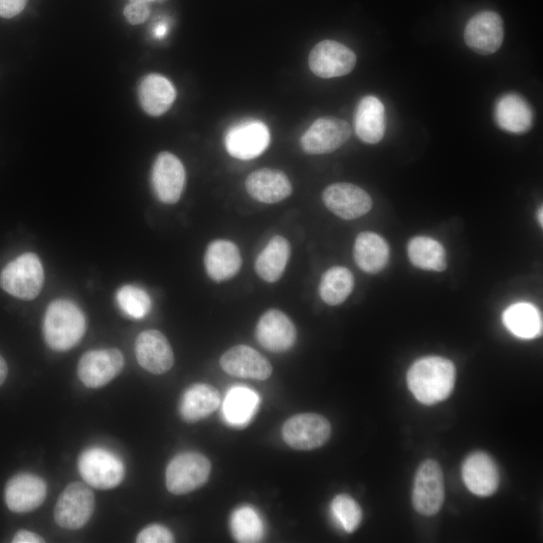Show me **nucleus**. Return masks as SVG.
<instances>
[{
	"instance_id": "4c0bfd02",
	"label": "nucleus",
	"mask_w": 543,
	"mask_h": 543,
	"mask_svg": "<svg viewBox=\"0 0 543 543\" xmlns=\"http://www.w3.org/2000/svg\"><path fill=\"white\" fill-rule=\"evenodd\" d=\"M28 0H0V18L13 19L27 7Z\"/></svg>"
},
{
	"instance_id": "ddd939ff",
	"label": "nucleus",
	"mask_w": 543,
	"mask_h": 543,
	"mask_svg": "<svg viewBox=\"0 0 543 543\" xmlns=\"http://www.w3.org/2000/svg\"><path fill=\"white\" fill-rule=\"evenodd\" d=\"M322 200L331 213L346 221L365 216L373 208V200L365 190L347 183L326 188Z\"/></svg>"
},
{
	"instance_id": "7ed1b4c3",
	"label": "nucleus",
	"mask_w": 543,
	"mask_h": 543,
	"mask_svg": "<svg viewBox=\"0 0 543 543\" xmlns=\"http://www.w3.org/2000/svg\"><path fill=\"white\" fill-rule=\"evenodd\" d=\"M45 283V272L38 255L26 253L10 262L0 274V287L21 300L37 298Z\"/></svg>"
},
{
	"instance_id": "f704fd0d",
	"label": "nucleus",
	"mask_w": 543,
	"mask_h": 543,
	"mask_svg": "<svg viewBox=\"0 0 543 543\" xmlns=\"http://www.w3.org/2000/svg\"><path fill=\"white\" fill-rule=\"evenodd\" d=\"M331 513L335 521L348 533L355 531L362 520L359 504L346 494L334 497L331 502Z\"/></svg>"
},
{
	"instance_id": "7c9ffc66",
	"label": "nucleus",
	"mask_w": 543,
	"mask_h": 543,
	"mask_svg": "<svg viewBox=\"0 0 543 543\" xmlns=\"http://www.w3.org/2000/svg\"><path fill=\"white\" fill-rule=\"evenodd\" d=\"M411 263L422 270L443 272L447 269V255L438 241L429 237H416L408 246Z\"/></svg>"
},
{
	"instance_id": "39448f33",
	"label": "nucleus",
	"mask_w": 543,
	"mask_h": 543,
	"mask_svg": "<svg viewBox=\"0 0 543 543\" xmlns=\"http://www.w3.org/2000/svg\"><path fill=\"white\" fill-rule=\"evenodd\" d=\"M78 468L85 482L100 490L119 486L125 476L121 459L103 448L95 447L84 451L79 458Z\"/></svg>"
},
{
	"instance_id": "20e7f679",
	"label": "nucleus",
	"mask_w": 543,
	"mask_h": 543,
	"mask_svg": "<svg viewBox=\"0 0 543 543\" xmlns=\"http://www.w3.org/2000/svg\"><path fill=\"white\" fill-rule=\"evenodd\" d=\"M210 460L196 452L181 453L166 468V487L174 495L191 493L204 486L210 478Z\"/></svg>"
},
{
	"instance_id": "f257e3e1",
	"label": "nucleus",
	"mask_w": 543,
	"mask_h": 543,
	"mask_svg": "<svg viewBox=\"0 0 543 543\" xmlns=\"http://www.w3.org/2000/svg\"><path fill=\"white\" fill-rule=\"evenodd\" d=\"M453 362L441 356L418 359L407 376L408 387L423 405L432 406L447 400L456 383Z\"/></svg>"
},
{
	"instance_id": "6ab92c4d",
	"label": "nucleus",
	"mask_w": 543,
	"mask_h": 543,
	"mask_svg": "<svg viewBox=\"0 0 543 543\" xmlns=\"http://www.w3.org/2000/svg\"><path fill=\"white\" fill-rule=\"evenodd\" d=\"M259 343L272 352L290 350L297 340V331L290 318L279 310L267 311L256 328Z\"/></svg>"
},
{
	"instance_id": "4be33fe9",
	"label": "nucleus",
	"mask_w": 543,
	"mask_h": 543,
	"mask_svg": "<svg viewBox=\"0 0 543 543\" xmlns=\"http://www.w3.org/2000/svg\"><path fill=\"white\" fill-rule=\"evenodd\" d=\"M497 126L512 134H524L533 125V111L525 98L516 93L501 96L494 109Z\"/></svg>"
},
{
	"instance_id": "5701e85b",
	"label": "nucleus",
	"mask_w": 543,
	"mask_h": 543,
	"mask_svg": "<svg viewBox=\"0 0 543 543\" xmlns=\"http://www.w3.org/2000/svg\"><path fill=\"white\" fill-rule=\"evenodd\" d=\"M386 108L375 96L361 99L354 116L355 133L361 141L377 144L386 133Z\"/></svg>"
},
{
	"instance_id": "b1692460",
	"label": "nucleus",
	"mask_w": 543,
	"mask_h": 543,
	"mask_svg": "<svg viewBox=\"0 0 543 543\" xmlns=\"http://www.w3.org/2000/svg\"><path fill=\"white\" fill-rule=\"evenodd\" d=\"M138 96L142 109L150 116L159 117L173 105L176 90L166 77L150 74L142 79Z\"/></svg>"
},
{
	"instance_id": "58836bf2",
	"label": "nucleus",
	"mask_w": 543,
	"mask_h": 543,
	"mask_svg": "<svg viewBox=\"0 0 543 543\" xmlns=\"http://www.w3.org/2000/svg\"><path fill=\"white\" fill-rule=\"evenodd\" d=\"M44 541V538L39 534L28 530H20L13 539L14 543H41Z\"/></svg>"
},
{
	"instance_id": "cd10ccee",
	"label": "nucleus",
	"mask_w": 543,
	"mask_h": 543,
	"mask_svg": "<svg viewBox=\"0 0 543 543\" xmlns=\"http://www.w3.org/2000/svg\"><path fill=\"white\" fill-rule=\"evenodd\" d=\"M291 255L288 240L275 236L258 256L255 269L258 276L268 282L275 283L283 276Z\"/></svg>"
},
{
	"instance_id": "c756f323",
	"label": "nucleus",
	"mask_w": 543,
	"mask_h": 543,
	"mask_svg": "<svg viewBox=\"0 0 543 543\" xmlns=\"http://www.w3.org/2000/svg\"><path fill=\"white\" fill-rule=\"evenodd\" d=\"M502 320L505 327L518 338L533 339L541 335V315L532 304H512L504 311Z\"/></svg>"
},
{
	"instance_id": "a878e982",
	"label": "nucleus",
	"mask_w": 543,
	"mask_h": 543,
	"mask_svg": "<svg viewBox=\"0 0 543 543\" xmlns=\"http://www.w3.org/2000/svg\"><path fill=\"white\" fill-rule=\"evenodd\" d=\"M357 266L368 274H378L385 269L390 258V247L380 235L372 232L357 236L353 249Z\"/></svg>"
},
{
	"instance_id": "a19ab883",
	"label": "nucleus",
	"mask_w": 543,
	"mask_h": 543,
	"mask_svg": "<svg viewBox=\"0 0 543 543\" xmlns=\"http://www.w3.org/2000/svg\"><path fill=\"white\" fill-rule=\"evenodd\" d=\"M166 32H167L166 25L160 24L155 29V36L158 37V38H162V37L165 36Z\"/></svg>"
},
{
	"instance_id": "aec40b11",
	"label": "nucleus",
	"mask_w": 543,
	"mask_h": 543,
	"mask_svg": "<svg viewBox=\"0 0 543 543\" xmlns=\"http://www.w3.org/2000/svg\"><path fill=\"white\" fill-rule=\"evenodd\" d=\"M462 478L466 487L480 497L493 495L500 482L496 463L483 452L472 453L466 458L462 466Z\"/></svg>"
},
{
	"instance_id": "37998d69",
	"label": "nucleus",
	"mask_w": 543,
	"mask_h": 543,
	"mask_svg": "<svg viewBox=\"0 0 543 543\" xmlns=\"http://www.w3.org/2000/svg\"><path fill=\"white\" fill-rule=\"evenodd\" d=\"M141 2L149 4V3L153 2V0H141Z\"/></svg>"
},
{
	"instance_id": "e433bc0d",
	"label": "nucleus",
	"mask_w": 543,
	"mask_h": 543,
	"mask_svg": "<svg viewBox=\"0 0 543 543\" xmlns=\"http://www.w3.org/2000/svg\"><path fill=\"white\" fill-rule=\"evenodd\" d=\"M124 16L129 24L133 26L141 25L150 16L149 5L141 2V0H131V3L124 10Z\"/></svg>"
},
{
	"instance_id": "4468645a",
	"label": "nucleus",
	"mask_w": 543,
	"mask_h": 543,
	"mask_svg": "<svg viewBox=\"0 0 543 543\" xmlns=\"http://www.w3.org/2000/svg\"><path fill=\"white\" fill-rule=\"evenodd\" d=\"M271 141L267 125L258 120L246 121L231 128L225 145L233 157L251 160L263 154Z\"/></svg>"
},
{
	"instance_id": "2eb2a0df",
	"label": "nucleus",
	"mask_w": 543,
	"mask_h": 543,
	"mask_svg": "<svg viewBox=\"0 0 543 543\" xmlns=\"http://www.w3.org/2000/svg\"><path fill=\"white\" fill-rule=\"evenodd\" d=\"M466 45L475 53L488 56L496 53L504 40V25L494 12H481L467 24L464 32Z\"/></svg>"
},
{
	"instance_id": "1a4fd4ad",
	"label": "nucleus",
	"mask_w": 543,
	"mask_h": 543,
	"mask_svg": "<svg viewBox=\"0 0 543 543\" xmlns=\"http://www.w3.org/2000/svg\"><path fill=\"white\" fill-rule=\"evenodd\" d=\"M123 368L124 357L119 349H96L81 357L78 376L87 388L99 389L112 382Z\"/></svg>"
},
{
	"instance_id": "f3484780",
	"label": "nucleus",
	"mask_w": 543,
	"mask_h": 543,
	"mask_svg": "<svg viewBox=\"0 0 543 543\" xmlns=\"http://www.w3.org/2000/svg\"><path fill=\"white\" fill-rule=\"evenodd\" d=\"M221 367L230 376L256 381H266L273 373L268 359L247 345L234 346L224 353Z\"/></svg>"
},
{
	"instance_id": "0eeeda50",
	"label": "nucleus",
	"mask_w": 543,
	"mask_h": 543,
	"mask_svg": "<svg viewBox=\"0 0 543 543\" xmlns=\"http://www.w3.org/2000/svg\"><path fill=\"white\" fill-rule=\"evenodd\" d=\"M186 178L185 166L178 157L166 151L156 157L151 172V184L161 203L176 204L183 196Z\"/></svg>"
},
{
	"instance_id": "c9c22d12",
	"label": "nucleus",
	"mask_w": 543,
	"mask_h": 543,
	"mask_svg": "<svg viewBox=\"0 0 543 543\" xmlns=\"http://www.w3.org/2000/svg\"><path fill=\"white\" fill-rule=\"evenodd\" d=\"M138 543H170L174 542L171 531L163 525L152 524L139 532L136 538Z\"/></svg>"
},
{
	"instance_id": "412c9836",
	"label": "nucleus",
	"mask_w": 543,
	"mask_h": 543,
	"mask_svg": "<svg viewBox=\"0 0 543 543\" xmlns=\"http://www.w3.org/2000/svg\"><path fill=\"white\" fill-rule=\"evenodd\" d=\"M248 194L263 204H277L292 194V185L287 175L276 169L263 168L252 172L246 181Z\"/></svg>"
},
{
	"instance_id": "f8f14e48",
	"label": "nucleus",
	"mask_w": 543,
	"mask_h": 543,
	"mask_svg": "<svg viewBox=\"0 0 543 543\" xmlns=\"http://www.w3.org/2000/svg\"><path fill=\"white\" fill-rule=\"evenodd\" d=\"M308 63L311 72L317 77L338 78L353 71L356 65V56L348 47L327 40L313 48Z\"/></svg>"
},
{
	"instance_id": "9d476101",
	"label": "nucleus",
	"mask_w": 543,
	"mask_h": 543,
	"mask_svg": "<svg viewBox=\"0 0 543 543\" xmlns=\"http://www.w3.org/2000/svg\"><path fill=\"white\" fill-rule=\"evenodd\" d=\"M287 445L296 450H314L327 443L331 436L328 420L317 414H300L290 418L282 429Z\"/></svg>"
},
{
	"instance_id": "72a5a7b5",
	"label": "nucleus",
	"mask_w": 543,
	"mask_h": 543,
	"mask_svg": "<svg viewBox=\"0 0 543 543\" xmlns=\"http://www.w3.org/2000/svg\"><path fill=\"white\" fill-rule=\"evenodd\" d=\"M116 300L122 312L136 320L147 316L152 307L148 293L144 289L134 285L121 287L116 294Z\"/></svg>"
},
{
	"instance_id": "423d86ee",
	"label": "nucleus",
	"mask_w": 543,
	"mask_h": 543,
	"mask_svg": "<svg viewBox=\"0 0 543 543\" xmlns=\"http://www.w3.org/2000/svg\"><path fill=\"white\" fill-rule=\"evenodd\" d=\"M94 509L95 496L91 488L81 482H73L60 495L54 517L60 527L77 530L88 523Z\"/></svg>"
},
{
	"instance_id": "473e14b6",
	"label": "nucleus",
	"mask_w": 543,
	"mask_h": 543,
	"mask_svg": "<svg viewBox=\"0 0 543 543\" xmlns=\"http://www.w3.org/2000/svg\"><path fill=\"white\" fill-rule=\"evenodd\" d=\"M230 526L238 542H260L265 534L264 522L258 511L252 506H241L231 515Z\"/></svg>"
},
{
	"instance_id": "f03ea898",
	"label": "nucleus",
	"mask_w": 543,
	"mask_h": 543,
	"mask_svg": "<svg viewBox=\"0 0 543 543\" xmlns=\"http://www.w3.org/2000/svg\"><path fill=\"white\" fill-rule=\"evenodd\" d=\"M87 322L82 309L68 299H57L47 308L43 323L45 340L56 351L75 347L86 333Z\"/></svg>"
},
{
	"instance_id": "a211bd4d",
	"label": "nucleus",
	"mask_w": 543,
	"mask_h": 543,
	"mask_svg": "<svg viewBox=\"0 0 543 543\" xmlns=\"http://www.w3.org/2000/svg\"><path fill=\"white\" fill-rule=\"evenodd\" d=\"M5 497L11 511L29 513L44 503L47 497V483L33 474H18L8 482Z\"/></svg>"
},
{
	"instance_id": "ea45409f",
	"label": "nucleus",
	"mask_w": 543,
	"mask_h": 543,
	"mask_svg": "<svg viewBox=\"0 0 543 543\" xmlns=\"http://www.w3.org/2000/svg\"><path fill=\"white\" fill-rule=\"evenodd\" d=\"M9 368L5 358L0 355V386H3L8 378Z\"/></svg>"
},
{
	"instance_id": "393cba45",
	"label": "nucleus",
	"mask_w": 543,
	"mask_h": 543,
	"mask_svg": "<svg viewBox=\"0 0 543 543\" xmlns=\"http://www.w3.org/2000/svg\"><path fill=\"white\" fill-rule=\"evenodd\" d=\"M205 266L209 277L215 282L232 279L242 267L240 250L233 242L214 241L207 249Z\"/></svg>"
},
{
	"instance_id": "2f4dec72",
	"label": "nucleus",
	"mask_w": 543,
	"mask_h": 543,
	"mask_svg": "<svg viewBox=\"0 0 543 543\" xmlns=\"http://www.w3.org/2000/svg\"><path fill=\"white\" fill-rule=\"evenodd\" d=\"M354 288V277L345 267H333L327 270L321 278L319 294L321 299L330 306L343 303Z\"/></svg>"
},
{
	"instance_id": "9b49d317",
	"label": "nucleus",
	"mask_w": 543,
	"mask_h": 543,
	"mask_svg": "<svg viewBox=\"0 0 543 543\" xmlns=\"http://www.w3.org/2000/svg\"><path fill=\"white\" fill-rule=\"evenodd\" d=\"M351 136L350 125L339 118L317 119L301 137L304 152L311 155L328 154L343 146Z\"/></svg>"
},
{
	"instance_id": "dca6fc26",
	"label": "nucleus",
	"mask_w": 543,
	"mask_h": 543,
	"mask_svg": "<svg viewBox=\"0 0 543 543\" xmlns=\"http://www.w3.org/2000/svg\"><path fill=\"white\" fill-rule=\"evenodd\" d=\"M135 353L138 364L153 375H163L174 365L171 345L158 330L141 332L135 342Z\"/></svg>"
},
{
	"instance_id": "6e6552de",
	"label": "nucleus",
	"mask_w": 543,
	"mask_h": 543,
	"mask_svg": "<svg viewBox=\"0 0 543 543\" xmlns=\"http://www.w3.org/2000/svg\"><path fill=\"white\" fill-rule=\"evenodd\" d=\"M414 508L425 516L436 515L445 500L444 475L434 460L424 461L417 470L412 494Z\"/></svg>"
},
{
	"instance_id": "c85d7f7f",
	"label": "nucleus",
	"mask_w": 543,
	"mask_h": 543,
	"mask_svg": "<svg viewBox=\"0 0 543 543\" xmlns=\"http://www.w3.org/2000/svg\"><path fill=\"white\" fill-rule=\"evenodd\" d=\"M259 404L260 398L256 392L245 387H235L225 398L224 418L229 425L243 428L252 421Z\"/></svg>"
},
{
	"instance_id": "79ce46f5",
	"label": "nucleus",
	"mask_w": 543,
	"mask_h": 543,
	"mask_svg": "<svg viewBox=\"0 0 543 543\" xmlns=\"http://www.w3.org/2000/svg\"><path fill=\"white\" fill-rule=\"evenodd\" d=\"M542 211H543L542 208H540V209L538 210V214H537V219H538V223H539L540 227H542V223H543V220H542Z\"/></svg>"
},
{
	"instance_id": "bb28decb",
	"label": "nucleus",
	"mask_w": 543,
	"mask_h": 543,
	"mask_svg": "<svg viewBox=\"0 0 543 543\" xmlns=\"http://www.w3.org/2000/svg\"><path fill=\"white\" fill-rule=\"evenodd\" d=\"M222 402L217 389L210 385L197 384L189 388L179 405V413L189 423H196L211 416Z\"/></svg>"
}]
</instances>
